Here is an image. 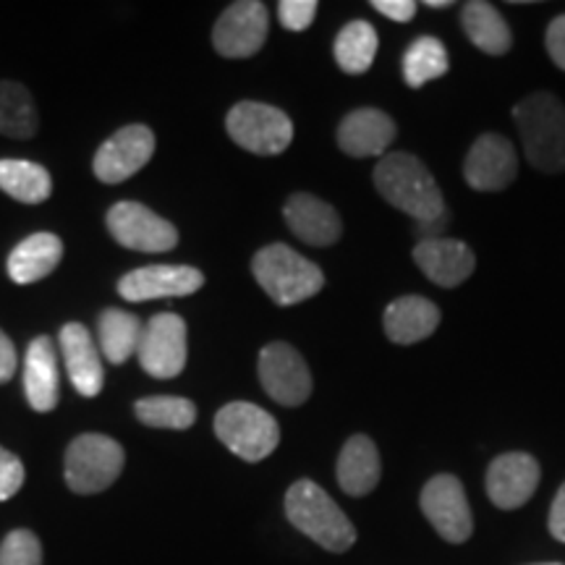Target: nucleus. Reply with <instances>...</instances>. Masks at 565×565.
Listing matches in <instances>:
<instances>
[{
  "label": "nucleus",
  "instance_id": "21",
  "mask_svg": "<svg viewBox=\"0 0 565 565\" xmlns=\"http://www.w3.org/2000/svg\"><path fill=\"white\" fill-rule=\"evenodd\" d=\"M24 393L32 412L47 414L61 401V377H58V351L53 338H34L24 356Z\"/></svg>",
  "mask_w": 565,
  "mask_h": 565
},
{
  "label": "nucleus",
  "instance_id": "6",
  "mask_svg": "<svg viewBox=\"0 0 565 565\" xmlns=\"http://www.w3.org/2000/svg\"><path fill=\"white\" fill-rule=\"evenodd\" d=\"M215 435L233 456L257 463L278 448L280 427L265 408L236 401L215 414Z\"/></svg>",
  "mask_w": 565,
  "mask_h": 565
},
{
  "label": "nucleus",
  "instance_id": "5",
  "mask_svg": "<svg viewBox=\"0 0 565 565\" xmlns=\"http://www.w3.org/2000/svg\"><path fill=\"white\" fill-rule=\"evenodd\" d=\"M126 466V450L108 435L84 433L74 437L63 458V477L71 492L97 494L121 477Z\"/></svg>",
  "mask_w": 565,
  "mask_h": 565
},
{
  "label": "nucleus",
  "instance_id": "27",
  "mask_svg": "<svg viewBox=\"0 0 565 565\" xmlns=\"http://www.w3.org/2000/svg\"><path fill=\"white\" fill-rule=\"evenodd\" d=\"M380 47V38L377 30L370 24V21H349L341 32H338L333 53H335V63L341 66L343 74L359 76L364 71H370L374 63V55H377Z\"/></svg>",
  "mask_w": 565,
  "mask_h": 565
},
{
  "label": "nucleus",
  "instance_id": "22",
  "mask_svg": "<svg viewBox=\"0 0 565 565\" xmlns=\"http://www.w3.org/2000/svg\"><path fill=\"white\" fill-rule=\"evenodd\" d=\"M440 307L435 301L424 299V296H401L387 303L383 324L385 335L395 345H412L429 338L440 328Z\"/></svg>",
  "mask_w": 565,
  "mask_h": 565
},
{
  "label": "nucleus",
  "instance_id": "25",
  "mask_svg": "<svg viewBox=\"0 0 565 565\" xmlns=\"http://www.w3.org/2000/svg\"><path fill=\"white\" fill-rule=\"evenodd\" d=\"M461 26L479 51L487 55H505L513 45V34L508 30L503 13L484 0H471L461 9Z\"/></svg>",
  "mask_w": 565,
  "mask_h": 565
},
{
  "label": "nucleus",
  "instance_id": "13",
  "mask_svg": "<svg viewBox=\"0 0 565 565\" xmlns=\"http://www.w3.org/2000/svg\"><path fill=\"white\" fill-rule=\"evenodd\" d=\"M154 154V134L150 126L131 124L103 141L92 160V171L103 183H124L139 173Z\"/></svg>",
  "mask_w": 565,
  "mask_h": 565
},
{
  "label": "nucleus",
  "instance_id": "11",
  "mask_svg": "<svg viewBox=\"0 0 565 565\" xmlns=\"http://www.w3.org/2000/svg\"><path fill=\"white\" fill-rule=\"evenodd\" d=\"M257 372L259 383L275 404L294 408L307 404V398L312 395V372L294 345L280 341L267 343L259 351Z\"/></svg>",
  "mask_w": 565,
  "mask_h": 565
},
{
  "label": "nucleus",
  "instance_id": "23",
  "mask_svg": "<svg viewBox=\"0 0 565 565\" xmlns=\"http://www.w3.org/2000/svg\"><path fill=\"white\" fill-rule=\"evenodd\" d=\"M335 477L341 490L351 498H364L380 484L383 461H380V450L372 437L353 435L345 440L341 456H338Z\"/></svg>",
  "mask_w": 565,
  "mask_h": 565
},
{
  "label": "nucleus",
  "instance_id": "8",
  "mask_svg": "<svg viewBox=\"0 0 565 565\" xmlns=\"http://www.w3.org/2000/svg\"><path fill=\"white\" fill-rule=\"evenodd\" d=\"M105 223H108L113 242L131 252L162 254L175 249L179 244V228L141 202L113 204L105 215Z\"/></svg>",
  "mask_w": 565,
  "mask_h": 565
},
{
  "label": "nucleus",
  "instance_id": "20",
  "mask_svg": "<svg viewBox=\"0 0 565 565\" xmlns=\"http://www.w3.org/2000/svg\"><path fill=\"white\" fill-rule=\"evenodd\" d=\"M286 225L299 242L309 246H330L341 238L343 223L333 204H328L315 194H294L288 196L282 207Z\"/></svg>",
  "mask_w": 565,
  "mask_h": 565
},
{
  "label": "nucleus",
  "instance_id": "14",
  "mask_svg": "<svg viewBox=\"0 0 565 565\" xmlns=\"http://www.w3.org/2000/svg\"><path fill=\"white\" fill-rule=\"evenodd\" d=\"M519 173V154L511 139L500 134H482L463 162V179L477 192H503Z\"/></svg>",
  "mask_w": 565,
  "mask_h": 565
},
{
  "label": "nucleus",
  "instance_id": "18",
  "mask_svg": "<svg viewBox=\"0 0 565 565\" xmlns=\"http://www.w3.org/2000/svg\"><path fill=\"white\" fill-rule=\"evenodd\" d=\"M414 263L437 286L456 288L475 273L477 257L463 242L445 236H429L414 246Z\"/></svg>",
  "mask_w": 565,
  "mask_h": 565
},
{
  "label": "nucleus",
  "instance_id": "39",
  "mask_svg": "<svg viewBox=\"0 0 565 565\" xmlns=\"http://www.w3.org/2000/svg\"><path fill=\"white\" fill-rule=\"evenodd\" d=\"M424 6H429V9H448L450 0H427Z\"/></svg>",
  "mask_w": 565,
  "mask_h": 565
},
{
  "label": "nucleus",
  "instance_id": "38",
  "mask_svg": "<svg viewBox=\"0 0 565 565\" xmlns=\"http://www.w3.org/2000/svg\"><path fill=\"white\" fill-rule=\"evenodd\" d=\"M550 534L557 542H565V484L557 490L553 505H550Z\"/></svg>",
  "mask_w": 565,
  "mask_h": 565
},
{
  "label": "nucleus",
  "instance_id": "7",
  "mask_svg": "<svg viewBox=\"0 0 565 565\" xmlns=\"http://www.w3.org/2000/svg\"><path fill=\"white\" fill-rule=\"evenodd\" d=\"M225 131L246 152L273 158L294 141V121L280 108L267 103H236L225 116Z\"/></svg>",
  "mask_w": 565,
  "mask_h": 565
},
{
  "label": "nucleus",
  "instance_id": "32",
  "mask_svg": "<svg viewBox=\"0 0 565 565\" xmlns=\"http://www.w3.org/2000/svg\"><path fill=\"white\" fill-rule=\"evenodd\" d=\"M0 565H42V542L30 529H13L0 542Z\"/></svg>",
  "mask_w": 565,
  "mask_h": 565
},
{
  "label": "nucleus",
  "instance_id": "28",
  "mask_svg": "<svg viewBox=\"0 0 565 565\" xmlns=\"http://www.w3.org/2000/svg\"><path fill=\"white\" fill-rule=\"evenodd\" d=\"M40 129V116L30 89L19 82H0V134L30 139Z\"/></svg>",
  "mask_w": 565,
  "mask_h": 565
},
{
  "label": "nucleus",
  "instance_id": "33",
  "mask_svg": "<svg viewBox=\"0 0 565 565\" xmlns=\"http://www.w3.org/2000/svg\"><path fill=\"white\" fill-rule=\"evenodd\" d=\"M317 9H320L317 0H280L278 19L288 32H303L312 26Z\"/></svg>",
  "mask_w": 565,
  "mask_h": 565
},
{
  "label": "nucleus",
  "instance_id": "34",
  "mask_svg": "<svg viewBox=\"0 0 565 565\" xmlns=\"http://www.w3.org/2000/svg\"><path fill=\"white\" fill-rule=\"evenodd\" d=\"M24 463H21V458L17 454H11V450L0 448V503H6V500H11L13 494L21 490V484H24Z\"/></svg>",
  "mask_w": 565,
  "mask_h": 565
},
{
  "label": "nucleus",
  "instance_id": "26",
  "mask_svg": "<svg viewBox=\"0 0 565 565\" xmlns=\"http://www.w3.org/2000/svg\"><path fill=\"white\" fill-rule=\"evenodd\" d=\"M0 189L21 204H42L53 194V179L45 166L32 160H0Z\"/></svg>",
  "mask_w": 565,
  "mask_h": 565
},
{
  "label": "nucleus",
  "instance_id": "9",
  "mask_svg": "<svg viewBox=\"0 0 565 565\" xmlns=\"http://www.w3.org/2000/svg\"><path fill=\"white\" fill-rule=\"evenodd\" d=\"M137 359L141 370L150 374V377H179L189 359L186 322H183V317L173 312L154 315L145 324V330H141Z\"/></svg>",
  "mask_w": 565,
  "mask_h": 565
},
{
  "label": "nucleus",
  "instance_id": "15",
  "mask_svg": "<svg viewBox=\"0 0 565 565\" xmlns=\"http://www.w3.org/2000/svg\"><path fill=\"white\" fill-rule=\"evenodd\" d=\"M204 286V273L192 265H150L126 273L118 280V294L126 301L173 299L196 294Z\"/></svg>",
  "mask_w": 565,
  "mask_h": 565
},
{
  "label": "nucleus",
  "instance_id": "30",
  "mask_svg": "<svg viewBox=\"0 0 565 565\" xmlns=\"http://www.w3.org/2000/svg\"><path fill=\"white\" fill-rule=\"evenodd\" d=\"M448 51L437 38H416L404 55V79L408 87L419 89L427 82L448 74Z\"/></svg>",
  "mask_w": 565,
  "mask_h": 565
},
{
  "label": "nucleus",
  "instance_id": "3",
  "mask_svg": "<svg viewBox=\"0 0 565 565\" xmlns=\"http://www.w3.org/2000/svg\"><path fill=\"white\" fill-rule=\"evenodd\" d=\"M286 515L301 534L330 553H345L356 542V529L349 515L312 479H299L288 487Z\"/></svg>",
  "mask_w": 565,
  "mask_h": 565
},
{
  "label": "nucleus",
  "instance_id": "1",
  "mask_svg": "<svg viewBox=\"0 0 565 565\" xmlns=\"http://www.w3.org/2000/svg\"><path fill=\"white\" fill-rule=\"evenodd\" d=\"M374 186L387 204L419 223H433L448 215L435 175L419 158L408 152H391L380 158L374 168Z\"/></svg>",
  "mask_w": 565,
  "mask_h": 565
},
{
  "label": "nucleus",
  "instance_id": "16",
  "mask_svg": "<svg viewBox=\"0 0 565 565\" xmlns=\"http://www.w3.org/2000/svg\"><path fill=\"white\" fill-rule=\"evenodd\" d=\"M540 461L529 454H503L487 469V494L503 511H515L532 500L540 487Z\"/></svg>",
  "mask_w": 565,
  "mask_h": 565
},
{
  "label": "nucleus",
  "instance_id": "24",
  "mask_svg": "<svg viewBox=\"0 0 565 565\" xmlns=\"http://www.w3.org/2000/svg\"><path fill=\"white\" fill-rule=\"evenodd\" d=\"M61 238L55 236V233L40 231L13 246V252L9 254V263H6V270H9V278L17 282V286H30V282L47 278V275L61 265Z\"/></svg>",
  "mask_w": 565,
  "mask_h": 565
},
{
  "label": "nucleus",
  "instance_id": "35",
  "mask_svg": "<svg viewBox=\"0 0 565 565\" xmlns=\"http://www.w3.org/2000/svg\"><path fill=\"white\" fill-rule=\"evenodd\" d=\"M545 45H547L550 58L555 61V66L565 71V13L563 17L550 21L547 34H545Z\"/></svg>",
  "mask_w": 565,
  "mask_h": 565
},
{
  "label": "nucleus",
  "instance_id": "4",
  "mask_svg": "<svg viewBox=\"0 0 565 565\" xmlns=\"http://www.w3.org/2000/svg\"><path fill=\"white\" fill-rule=\"evenodd\" d=\"M252 273L259 288L278 303V307H294L312 299L322 291L324 275L315 263L301 257L286 244H270L259 249L252 259Z\"/></svg>",
  "mask_w": 565,
  "mask_h": 565
},
{
  "label": "nucleus",
  "instance_id": "19",
  "mask_svg": "<svg viewBox=\"0 0 565 565\" xmlns=\"http://www.w3.org/2000/svg\"><path fill=\"white\" fill-rule=\"evenodd\" d=\"M61 351L71 385L84 398H95L103 393L105 370L100 351L92 341L89 330L82 322H68L61 328Z\"/></svg>",
  "mask_w": 565,
  "mask_h": 565
},
{
  "label": "nucleus",
  "instance_id": "37",
  "mask_svg": "<svg viewBox=\"0 0 565 565\" xmlns=\"http://www.w3.org/2000/svg\"><path fill=\"white\" fill-rule=\"evenodd\" d=\"M13 374H17V349L11 338L0 330V385L9 383Z\"/></svg>",
  "mask_w": 565,
  "mask_h": 565
},
{
  "label": "nucleus",
  "instance_id": "36",
  "mask_svg": "<svg viewBox=\"0 0 565 565\" xmlns=\"http://www.w3.org/2000/svg\"><path fill=\"white\" fill-rule=\"evenodd\" d=\"M374 11H380L383 17L393 21H412L416 13L414 0H374Z\"/></svg>",
  "mask_w": 565,
  "mask_h": 565
},
{
  "label": "nucleus",
  "instance_id": "2",
  "mask_svg": "<svg viewBox=\"0 0 565 565\" xmlns=\"http://www.w3.org/2000/svg\"><path fill=\"white\" fill-rule=\"evenodd\" d=\"M526 160L540 173L565 171V105L550 92H534L513 108Z\"/></svg>",
  "mask_w": 565,
  "mask_h": 565
},
{
  "label": "nucleus",
  "instance_id": "29",
  "mask_svg": "<svg viewBox=\"0 0 565 565\" xmlns=\"http://www.w3.org/2000/svg\"><path fill=\"white\" fill-rule=\"evenodd\" d=\"M145 324L124 309H105L100 315V345L110 364H124L139 349Z\"/></svg>",
  "mask_w": 565,
  "mask_h": 565
},
{
  "label": "nucleus",
  "instance_id": "10",
  "mask_svg": "<svg viewBox=\"0 0 565 565\" xmlns=\"http://www.w3.org/2000/svg\"><path fill=\"white\" fill-rule=\"evenodd\" d=\"M422 513L433 524L437 534L450 545H463L475 532V515H471L469 498L461 479L454 475H437L424 484L419 498Z\"/></svg>",
  "mask_w": 565,
  "mask_h": 565
},
{
  "label": "nucleus",
  "instance_id": "31",
  "mask_svg": "<svg viewBox=\"0 0 565 565\" xmlns=\"http://www.w3.org/2000/svg\"><path fill=\"white\" fill-rule=\"evenodd\" d=\"M134 414L145 427L189 429L196 422V406L179 395H150L134 404Z\"/></svg>",
  "mask_w": 565,
  "mask_h": 565
},
{
  "label": "nucleus",
  "instance_id": "17",
  "mask_svg": "<svg viewBox=\"0 0 565 565\" xmlns=\"http://www.w3.org/2000/svg\"><path fill=\"white\" fill-rule=\"evenodd\" d=\"M395 137H398V126L377 108L351 110L335 134L338 147L349 158H385Z\"/></svg>",
  "mask_w": 565,
  "mask_h": 565
},
{
  "label": "nucleus",
  "instance_id": "40",
  "mask_svg": "<svg viewBox=\"0 0 565 565\" xmlns=\"http://www.w3.org/2000/svg\"><path fill=\"white\" fill-rule=\"evenodd\" d=\"M536 565H563V563H536Z\"/></svg>",
  "mask_w": 565,
  "mask_h": 565
},
{
  "label": "nucleus",
  "instance_id": "12",
  "mask_svg": "<svg viewBox=\"0 0 565 565\" xmlns=\"http://www.w3.org/2000/svg\"><path fill=\"white\" fill-rule=\"evenodd\" d=\"M270 32V13L259 0H238L221 13L212 30V45L223 58H252L263 51Z\"/></svg>",
  "mask_w": 565,
  "mask_h": 565
}]
</instances>
